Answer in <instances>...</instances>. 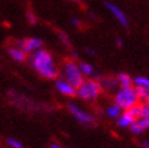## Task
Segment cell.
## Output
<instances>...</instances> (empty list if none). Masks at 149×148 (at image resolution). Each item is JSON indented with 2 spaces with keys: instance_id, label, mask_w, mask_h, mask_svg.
Returning <instances> with one entry per match:
<instances>
[{
  "instance_id": "cell-1",
  "label": "cell",
  "mask_w": 149,
  "mask_h": 148,
  "mask_svg": "<svg viewBox=\"0 0 149 148\" xmlns=\"http://www.w3.org/2000/svg\"><path fill=\"white\" fill-rule=\"evenodd\" d=\"M31 63L33 68L45 79H56L57 78V68L55 66L54 58L49 51L40 49L35 51L31 58Z\"/></svg>"
},
{
  "instance_id": "cell-2",
  "label": "cell",
  "mask_w": 149,
  "mask_h": 148,
  "mask_svg": "<svg viewBox=\"0 0 149 148\" xmlns=\"http://www.w3.org/2000/svg\"><path fill=\"white\" fill-rule=\"evenodd\" d=\"M138 95L136 87H120L115 94V103L123 108V110H127L131 107L138 105Z\"/></svg>"
},
{
  "instance_id": "cell-3",
  "label": "cell",
  "mask_w": 149,
  "mask_h": 148,
  "mask_svg": "<svg viewBox=\"0 0 149 148\" xmlns=\"http://www.w3.org/2000/svg\"><path fill=\"white\" fill-rule=\"evenodd\" d=\"M102 92V85L95 79H88L85 80L77 89V96L81 100L85 101H92L96 100Z\"/></svg>"
},
{
  "instance_id": "cell-4",
  "label": "cell",
  "mask_w": 149,
  "mask_h": 148,
  "mask_svg": "<svg viewBox=\"0 0 149 148\" xmlns=\"http://www.w3.org/2000/svg\"><path fill=\"white\" fill-rule=\"evenodd\" d=\"M64 77L68 83L77 89L85 81L83 73L79 69V66L73 61H67L64 63Z\"/></svg>"
},
{
  "instance_id": "cell-5",
  "label": "cell",
  "mask_w": 149,
  "mask_h": 148,
  "mask_svg": "<svg viewBox=\"0 0 149 148\" xmlns=\"http://www.w3.org/2000/svg\"><path fill=\"white\" fill-rule=\"evenodd\" d=\"M16 45H17L16 47L22 49L26 54H28V52H35V51L40 50L42 47V45H44V43L39 38H29V39L17 40Z\"/></svg>"
},
{
  "instance_id": "cell-6",
  "label": "cell",
  "mask_w": 149,
  "mask_h": 148,
  "mask_svg": "<svg viewBox=\"0 0 149 148\" xmlns=\"http://www.w3.org/2000/svg\"><path fill=\"white\" fill-rule=\"evenodd\" d=\"M68 109L72 113V115L75 118V119L83 124H91L93 121V117L91 114L86 113L85 110H83L81 108H79L78 106H75L74 103H69L68 105Z\"/></svg>"
},
{
  "instance_id": "cell-7",
  "label": "cell",
  "mask_w": 149,
  "mask_h": 148,
  "mask_svg": "<svg viewBox=\"0 0 149 148\" xmlns=\"http://www.w3.org/2000/svg\"><path fill=\"white\" fill-rule=\"evenodd\" d=\"M56 89L58 92H61L62 95H65V96H69V97L77 96V87H74L65 79L56 80Z\"/></svg>"
},
{
  "instance_id": "cell-8",
  "label": "cell",
  "mask_w": 149,
  "mask_h": 148,
  "mask_svg": "<svg viewBox=\"0 0 149 148\" xmlns=\"http://www.w3.org/2000/svg\"><path fill=\"white\" fill-rule=\"evenodd\" d=\"M106 7L110 11V13L113 15V16L118 20V22L120 23L121 26L124 27H127L129 26V21H127V17H126V15L124 13V11L121 9H119L116 5H114L113 3H106Z\"/></svg>"
},
{
  "instance_id": "cell-9",
  "label": "cell",
  "mask_w": 149,
  "mask_h": 148,
  "mask_svg": "<svg viewBox=\"0 0 149 148\" xmlns=\"http://www.w3.org/2000/svg\"><path fill=\"white\" fill-rule=\"evenodd\" d=\"M9 55L11 56L12 60H15L16 62H23L27 58V54L24 52L22 49L18 47H9Z\"/></svg>"
},
{
  "instance_id": "cell-10",
  "label": "cell",
  "mask_w": 149,
  "mask_h": 148,
  "mask_svg": "<svg viewBox=\"0 0 149 148\" xmlns=\"http://www.w3.org/2000/svg\"><path fill=\"white\" fill-rule=\"evenodd\" d=\"M135 121H137V120L133 119V118L125 110V112L118 118L116 124H118V126H120V128H130V125Z\"/></svg>"
},
{
  "instance_id": "cell-11",
  "label": "cell",
  "mask_w": 149,
  "mask_h": 148,
  "mask_svg": "<svg viewBox=\"0 0 149 148\" xmlns=\"http://www.w3.org/2000/svg\"><path fill=\"white\" fill-rule=\"evenodd\" d=\"M116 79H118V83L121 87H130L132 86V83L133 80L132 78L127 73H119L116 75Z\"/></svg>"
},
{
  "instance_id": "cell-12",
  "label": "cell",
  "mask_w": 149,
  "mask_h": 148,
  "mask_svg": "<svg viewBox=\"0 0 149 148\" xmlns=\"http://www.w3.org/2000/svg\"><path fill=\"white\" fill-rule=\"evenodd\" d=\"M107 114L110 117V118H118L123 114V108L118 105V103H113L110 105L108 108H107Z\"/></svg>"
},
{
  "instance_id": "cell-13",
  "label": "cell",
  "mask_w": 149,
  "mask_h": 148,
  "mask_svg": "<svg viewBox=\"0 0 149 148\" xmlns=\"http://www.w3.org/2000/svg\"><path fill=\"white\" fill-rule=\"evenodd\" d=\"M78 66H79V69H80L81 73H83L84 77H91V75H93V74H95V69H93V67L90 63L80 62Z\"/></svg>"
},
{
  "instance_id": "cell-14",
  "label": "cell",
  "mask_w": 149,
  "mask_h": 148,
  "mask_svg": "<svg viewBox=\"0 0 149 148\" xmlns=\"http://www.w3.org/2000/svg\"><path fill=\"white\" fill-rule=\"evenodd\" d=\"M133 84L136 86H142V87H146L149 90V78H146V77H137L133 79Z\"/></svg>"
},
{
  "instance_id": "cell-15",
  "label": "cell",
  "mask_w": 149,
  "mask_h": 148,
  "mask_svg": "<svg viewBox=\"0 0 149 148\" xmlns=\"http://www.w3.org/2000/svg\"><path fill=\"white\" fill-rule=\"evenodd\" d=\"M126 112H127L135 120H138L139 118H141V105L133 106V107H131L130 109L126 110Z\"/></svg>"
},
{
  "instance_id": "cell-16",
  "label": "cell",
  "mask_w": 149,
  "mask_h": 148,
  "mask_svg": "<svg viewBox=\"0 0 149 148\" xmlns=\"http://www.w3.org/2000/svg\"><path fill=\"white\" fill-rule=\"evenodd\" d=\"M135 87H136V91H137L139 101H146L147 97L149 96V90H148V89L142 87V86H135Z\"/></svg>"
},
{
  "instance_id": "cell-17",
  "label": "cell",
  "mask_w": 149,
  "mask_h": 148,
  "mask_svg": "<svg viewBox=\"0 0 149 148\" xmlns=\"http://www.w3.org/2000/svg\"><path fill=\"white\" fill-rule=\"evenodd\" d=\"M130 130L133 132V134H136V135H139V134H142L143 132V128L139 125V123L138 121H135V123H132L131 125H130Z\"/></svg>"
},
{
  "instance_id": "cell-18",
  "label": "cell",
  "mask_w": 149,
  "mask_h": 148,
  "mask_svg": "<svg viewBox=\"0 0 149 148\" xmlns=\"http://www.w3.org/2000/svg\"><path fill=\"white\" fill-rule=\"evenodd\" d=\"M7 145H9L11 148H24V146L22 145L18 140H15V138H7Z\"/></svg>"
},
{
  "instance_id": "cell-19",
  "label": "cell",
  "mask_w": 149,
  "mask_h": 148,
  "mask_svg": "<svg viewBox=\"0 0 149 148\" xmlns=\"http://www.w3.org/2000/svg\"><path fill=\"white\" fill-rule=\"evenodd\" d=\"M141 118H149V105H141Z\"/></svg>"
},
{
  "instance_id": "cell-20",
  "label": "cell",
  "mask_w": 149,
  "mask_h": 148,
  "mask_svg": "<svg viewBox=\"0 0 149 148\" xmlns=\"http://www.w3.org/2000/svg\"><path fill=\"white\" fill-rule=\"evenodd\" d=\"M137 121L139 123V125H141V126H142L144 130H146V129H149V118H139Z\"/></svg>"
},
{
  "instance_id": "cell-21",
  "label": "cell",
  "mask_w": 149,
  "mask_h": 148,
  "mask_svg": "<svg viewBox=\"0 0 149 148\" xmlns=\"http://www.w3.org/2000/svg\"><path fill=\"white\" fill-rule=\"evenodd\" d=\"M28 21L31 22L32 24H34V23H36V17L34 16V15L32 13V12H28Z\"/></svg>"
},
{
  "instance_id": "cell-22",
  "label": "cell",
  "mask_w": 149,
  "mask_h": 148,
  "mask_svg": "<svg viewBox=\"0 0 149 148\" xmlns=\"http://www.w3.org/2000/svg\"><path fill=\"white\" fill-rule=\"evenodd\" d=\"M59 36H61V40L65 44V45L69 46V40H68V38H67V35L64 33H59Z\"/></svg>"
},
{
  "instance_id": "cell-23",
  "label": "cell",
  "mask_w": 149,
  "mask_h": 148,
  "mask_svg": "<svg viewBox=\"0 0 149 148\" xmlns=\"http://www.w3.org/2000/svg\"><path fill=\"white\" fill-rule=\"evenodd\" d=\"M72 24L75 26V27H79V26H80V22H79L77 18H72Z\"/></svg>"
},
{
  "instance_id": "cell-24",
  "label": "cell",
  "mask_w": 149,
  "mask_h": 148,
  "mask_svg": "<svg viewBox=\"0 0 149 148\" xmlns=\"http://www.w3.org/2000/svg\"><path fill=\"white\" fill-rule=\"evenodd\" d=\"M141 146H142L143 148H149V142L148 141H143L142 143H141Z\"/></svg>"
},
{
  "instance_id": "cell-25",
  "label": "cell",
  "mask_w": 149,
  "mask_h": 148,
  "mask_svg": "<svg viewBox=\"0 0 149 148\" xmlns=\"http://www.w3.org/2000/svg\"><path fill=\"white\" fill-rule=\"evenodd\" d=\"M50 148H62L59 145H57V143H52L51 146H50Z\"/></svg>"
},
{
  "instance_id": "cell-26",
  "label": "cell",
  "mask_w": 149,
  "mask_h": 148,
  "mask_svg": "<svg viewBox=\"0 0 149 148\" xmlns=\"http://www.w3.org/2000/svg\"><path fill=\"white\" fill-rule=\"evenodd\" d=\"M116 44H118V46H121V39H116Z\"/></svg>"
},
{
  "instance_id": "cell-27",
  "label": "cell",
  "mask_w": 149,
  "mask_h": 148,
  "mask_svg": "<svg viewBox=\"0 0 149 148\" xmlns=\"http://www.w3.org/2000/svg\"><path fill=\"white\" fill-rule=\"evenodd\" d=\"M144 102H146V103H147V105H149V96H148V97H147V100H146V101H144Z\"/></svg>"
},
{
  "instance_id": "cell-28",
  "label": "cell",
  "mask_w": 149,
  "mask_h": 148,
  "mask_svg": "<svg viewBox=\"0 0 149 148\" xmlns=\"http://www.w3.org/2000/svg\"><path fill=\"white\" fill-rule=\"evenodd\" d=\"M69 1H73V3H79L80 0H69Z\"/></svg>"
}]
</instances>
